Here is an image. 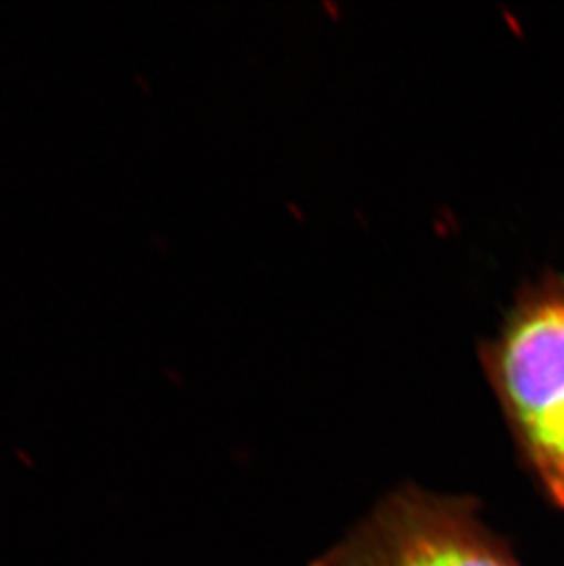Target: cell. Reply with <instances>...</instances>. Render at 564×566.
Instances as JSON below:
<instances>
[{"mask_svg":"<svg viewBox=\"0 0 564 566\" xmlns=\"http://www.w3.org/2000/svg\"><path fill=\"white\" fill-rule=\"evenodd\" d=\"M480 361L528 470L564 510V273L516 295Z\"/></svg>","mask_w":564,"mask_h":566,"instance_id":"obj_1","label":"cell"},{"mask_svg":"<svg viewBox=\"0 0 564 566\" xmlns=\"http://www.w3.org/2000/svg\"><path fill=\"white\" fill-rule=\"evenodd\" d=\"M314 566H521L477 503L420 488L390 493Z\"/></svg>","mask_w":564,"mask_h":566,"instance_id":"obj_2","label":"cell"}]
</instances>
